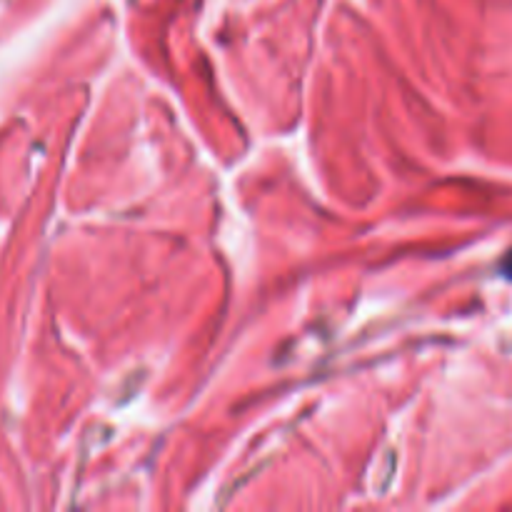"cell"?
<instances>
[{"label":"cell","mask_w":512,"mask_h":512,"mask_svg":"<svg viewBox=\"0 0 512 512\" xmlns=\"http://www.w3.org/2000/svg\"><path fill=\"white\" fill-rule=\"evenodd\" d=\"M505 273L512 275V255L508 258V263H505Z\"/></svg>","instance_id":"cell-1"}]
</instances>
